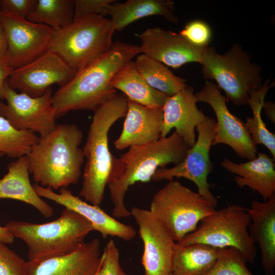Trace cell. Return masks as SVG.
I'll return each instance as SVG.
<instances>
[{"label": "cell", "mask_w": 275, "mask_h": 275, "mask_svg": "<svg viewBox=\"0 0 275 275\" xmlns=\"http://www.w3.org/2000/svg\"><path fill=\"white\" fill-rule=\"evenodd\" d=\"M130 212L138 225L144 244L142 263L145 275L172 273L176 242L149 210L134 207Z\"/></svg>", "instance_id": "9a60e30c"}, {"label": "cell", "mask_w": 275, "mask_h": 275, "mask_svg": "<svg viewBox=\"0 0 275 275\" xmlns=\"http://www.w3.org/2000/svg\"><path fill=\"white\" fill-rule=\"evenodd\" d=\"M200 64L204 77L214 80L227 99L235 105L248 104L250 92L262 85L261 67L251 62L250 55L239 44H233L224 54L207 46Z\"/></svg>", "instance_id": "52a82bcc"}, {"label": "cell", "mask_w": 275, "mask_h": 275, "mask_svg": "<svg viewBox=\"0 0 275 275\" xmlns=\"http://www.w3.org/2000/svg\"><path fill=\"white\" fill-rule=\"evenodd\" d=\"M7 49L5 34L0 22V59H4Z\"/></svg>", "instance_id": "f35d334b"}, {"label": "cell", "mask_w": 275, "mask_h": 275, "mask_svg": "<svg viewBox=\"0 0 275 275\" xmlns=\"http://www.w3.org/2000/svg\"><path fill=\"white\" fill-rule=\"evenodd\" d=\"M190 148L176 131L155 142L131 146L117 157L112 156L107 185L113 204L112 215L117 218L131 216L124 203L129 187L136 182L151 180L156 171L169 163L176 165L185 157Z\"/></svg>", "instance_id": "6da1fadb"}, {"label": "cell", "mask_w": 275, "mask_h": 275, "mask_svg": "<svg viewBox=\"0 0 275 275\" xmlns=\"http://www.w3.org/2000/svg\"><path fill=\"white\" fill-rule=\"evenodd\" d=\"M134 62L147 84L168 97L187 86L186 79L176 76L165 65L144 54H138Z\"/></svg>", "instance_id": "4316f807"}, {"label": "cell", "mask_w": 275, "mask_h": 275, "mask_svg": "<svg viewBox=\"0 0 275 275\" xmlns=\"http://www.w3.org/2000/svg\"><path fill=\"white\" fill-rule=\"evenodd\" d=\"M241 253L232 247L223 248L215 264L204 275H254Z\"/></svg>", "instance_id": "4dcf8cb0"}, {"label": "cell", "mask_w": 275, "mask_h": 275, "mask_svg": "<svg viewBox=\"0 0 275 275\" xmlns=\"http://www.w3.org/2000/svg\"><path fill=\"white\" fill-rule=\"evenodd\" d=\"M0 22L7 43L4 60L13 69L29 64L49 50L55 32L51 27L1 11Z\"/></svg>", "instance_id": "7c38bea8"}, {"label": "cell", "mask_w": 275, "mask_h": 275, "mask_svg": "<svg viewBox=\"0 0 275 275\" xmlns=\"http://www.w3.org/2000/svg\"><path fill=\"white\" fill-rule=\"evenodd\" d=\"M272 158L264 153L246 162L236 163L225 158L220 166L228 172L237 175L234 177L240 187L248 186L258 192L266 201L275 196V165Z\"/></svg>", "instance_id": "7402d4cb"}, {"label": "cell", "mask_w": 275, "mask_h": 275, "mask_svg": "<svg viewBox=\"0 0 275 275\" xmlns=\"http://www.w3.org/2000/svg\"><path fill=\"white\" fill-rule=\"evenodd\" d=\"M74 4L75 0H37L34 10L26 19L59 30L73 21Z\"/></svg>", "instance_id": "f1b7e54d"}, {"label": "cell", "mask_w": 275, "mask_h": 275, "mask_svg": "<svg viewBox=\"0 0 275 275\" xmlns=\"http://www.w3.org/2000/svg\"><path fill=\"white\" fill-rule=\"evenodd\" d=\"M193 87L185 88L170 96L162 107L163 123L160 137H166L173 128L189 147L196 142L195 129L205 118L197 105Z\"/></svg>", "instance_id": "d6986e66"}, {"label": "cell", "mask_w": 275, "mask_h": 275, "mask_svg": "<svg viewBox=\"0 0 275 275\" xmlns=\"http://www.w3.org/2000/svg\"><path fill=\"white\" fill-rule=\"evenodd\" d=\"M115 0H75L74 20L87 16H107L109 5Z\"/></svg>", "instance_id": "e575fe53"}, {"label": "cell", "mask_w": 275, "mask_h": 275, "mask_svg": "<svg viewBox=\"0 0 275 275\" xmlns=\"http://www.w3.org/2000/svg\"><path fill=\"white\" fill-rule=\"evenodd\" d=\"M269 79H267L260 89L250 92L248 104L252 110L253 117H247L245 123L255 144L265 146L275 160V135L266 128L261 117V110L265 96L272 86V84L269 85Z\"/></svg>", "instance_id": "83f0119b"}, {"label": "cell", "mask_w": 275, "mask_h": 275, "mask_svg": "<svg viewBox=\"0 0 275 275\" xmlns=\"http://www.w3.org/2000/svg\"><path fill=\"white\" fill-rule=\"evenodd\" d=\"M128 100L123 94H117L94 112L82 149L87 161L79 193L91 204L100 206L104 199L113 156L109 149L108 132L116 121L125 117Z\"/></svg>", "instance_id": "277c9868"}, {"label": "cell", "mask_w": 275, "mask_h": 275, "mask_svg": "<svg viewBox=\"0 0 275 275\" xmlns=\"http://www.w3.org/2000/svg\"><path fill=\"white\" fill-rule=\"evenodd\" d=\"M37 2V0H0V11L12 17L26 19Z\"/></svg>", "instance_id": "d590c367"}, {"label": "cell", "mask_w": 275, "mask_h": 275, "mask_svg": "<svg viewBox=\"0 0 275 275\" xmlns=\"http://www.w3.org/2000/svg\"><path fill=\"white\" fill-rule=\"evenodd\" d=\"M215 208L198 193L172 180L155 194L149 211L178 242L196 230L198 223Z\"/></svg>", "instance_id": "ba28073f"}, {"label": "cell", "mask_w": 275, "mask_h": 275, "mask_svg": "<svg viewBox=\"0 0 275 275\" xmlns=\"http://www.w3.org/2000/svg\"><path fill=\"white\" fill-rule=\"evenodd\" d=\"M115 29L109 19L87 16L55 31L49 49L76 73L100 59L110 49Z\"/></svg>", "instance_id": "8992f818"}, {"label": "cell", "mask_w": 275, "mask_h": 275, "mask_svg": "<svg viewBox=\"0 0 275 275\" xmlns=\"http://www.w3.org/2000/svg\"><path fill=\"white\" fill-rule=\"evenodd\" d=\"M251 223L247 208L237 205H228L203 218L196 230L177 243H202L221 248H234L241 253L247 262L254 263L257 250L248 230Z\"/></svg>", "instance_id": "9c48e42d"}, {"label": "cell", "mask_w": 275, "mask_h": 275, "mask_svg": "<svg viewBox=\"0 0 275 275\" xmlns=\"http://www.w3.org/2000/svg\"><path fill=\"white\" fill-rule=\"evenodd\" d=\"M97 275H127L121 268L119 262V250L111 239L102 254V261Z\"/></svg>", "instance_id": "836d02e7"}, {"label": "cell", "mask_w": 275, "mask_h": 275, "mask_svg": "<svg viewBox=\"0 0 275 275\" xmlns=\"http://www.w3.org/2000/svg\"><path fill=\"white\" fill-rule=\"evenodd\" d=\"M51 87L41 96L33 97L17 93L6 82L3 99L0 101V116L6 119L16 129L29 130L43 138L51 132L57 124L56 111L52 105Z\"/></svg>", "instance_id": "8fae6325"}, {"label": "cell", "mask_w": 275, "mask_h": 275, "mask_svg": "<svg viewBox=\"0 0 275 275\" xmlns=\"http://www.w3.org/2000/svg\"><path fill=\"white\" fill-rule=\"evenodd\" d=\"M179 33L191 44L200 48L208 46L212 37L210 26L201 20L189 22Z\"/></svg>", "instance_id": "1f68e13d"}, {"label": "cell", "mask_w": 275, "mask_h": 275, "mask_svg": "<svg viewBox=\"0 0 275 275\" xmlns=\"http://www.w3.org/2000/svg\"><path fill=\"white\" fill-rule=\"evenodd\" d=\"M223 248L202 243L175 242L172 265L175 275H204L215 264Z\"/></svg>", "instance_id": "484cf974"}, {"label": "cell", "mask_w": 275, "mask_h": 275, "mask_svg": "<svg viewBox=\"0 0 275 275\" xmlns=\"http://www.w3.org/2000/svg\"><path fill=\"white\" fill-rule=\"evenodd\" d=\"M141 53L140 46L120 41L113 42L104 56L86 67L52 95V105L58 118L76 110L95 111L116 94L111 80L125 63Z\"/></svg>", "instance_id": "7a4b0ae2"}, {"label": "cell", "mask_w": 275, "mask_h": 275, "mask_svg": "<svg viewBox=\"0 0 275 275\" xmlns=\"http://www.w3.org/2000/svg\"><path fill=\"white\" fill-rule=\"evenodd\" d=\"M13 70L4 59H0V100L3 99L4 91L7 79Z\"/></svg>", "instance_id": "8d00e7d4"}, {"label": "cell", "mask_w": 275, "mask_h": 275, "mask_svg": "<svg viewBox=\"0 0 275 275\" xmlns=\"http://www.w3.org/2000/svg\"><path fill=\"white\" fill-rule=\"evenodd\" d=\"M216 121L209 116L196 127L198 132L197 140L191 147L184 158L178 164L170 168L158 169L151 180H173L174 178H183L193 182L197 186L198 193L216 207L217 198L210 190L208 177L211 172L213 163L209 152L215 136Z\"/></svg>", "instance_id": "30bf717a"}, {"label": "cell", "mask_w": 275, "mask_h": 275, "mask_svg": "<svg viewBox=\"0 0 275 275\" xmlns=\"http://www.w3.org/2000/svg\"><path fill=\"white\" fill-rule=\"evenodd\" d=\"M137 36L141 53L174 69L188 63H200L205 48L193 45L179 33L159 27L147 29Z\"/></svg>", "instance_id": "2e32d148"}, {"label": "cell", "mask_w": 275, "mask_h": 275, "mask_svg": "<svg viewBox=\"0 0 275 275\" xmlns=\"http://www.w3.org/2000/svg\"><path fill=\"white\" fill-rule=\"evenodd\" d=\"M97 273H98V272H97ZM97 273H96V275H97Z\"/></svg>", "instance_id": "7bdbcfd3"}, {"label": "cell", "mask_w": 275, "mask_h": 275, "mask_svg": "<svg viewBox=\"0 0 275 275\" xmlns=\"http://www.w3.org/2000/svg\"><path fill=\"white\" fill-rule=\"evenodd\" d=\"M26 261L0 241V275H24Z\"/></svg>", "instance_id": "d6a6232c"}, {"label": "cell", "mask_w": 275, "mask_h": 275, "mask_svg": "<svg viewBox=\"0 0 275 275\" xmlns=\"http://www.w3.org/2000/svg\"><path fill=\"white\" fill-rule=\"evenodd\" d=\"M4 227L28 248L29 261H39L71 253L94 231L92 224L74 211L65 208L61 216L46 223L11 221Z\"/></svg>", "instance_id": "5b68a950"}, {"label": "cell", "mask_w": 275, "mask_h": 275, "mask_svg": "<svg viewBox=\"0 0 275 275\" xmlns=\"http://www.w3.org/2000/svg\"><path fill=\"white\" fill-rule=\"evenodd\" d=\"M262 108L267 118L273 123H275V104L271 101H264Z\"/></svg>", "instance_id": "74e56055"}, {"label": "cell", "mask_w": 275, "mask_h": 275, "mask_svg": "<svg viewBox=\"0 0 275 275\" xmlns=\"http://www.w3.org/2000/svg\"><path fill=\"white\" fill-rule=\"evenodd\" d=\"M33 185L41 198L51 200L83 216L92 224L94 231L100 233L104 238L112 236L129 241L136 236V231L132 226L121 223L99 206L82 200L65 187L61 188L59 193H57L50 188L37 184Z\"/></svg>", "instance_id": "e0dca14e"}, {"label": "cell", "mask_w": 275, "mask_h": 275, "mask_svg": "<svg viewBox=\"0 0 275 275\" xmlns=\"http://www.w3.org/2000/svg\"><path fill=\"white\" fill-rule=\"evenodd\" d=\"M14 238L4 227L0 226V241L6 244H12Z\"/></svg>", "instance_id": "ab89813d"}, {"label": "cell", "mask_w": 275, "mask_h": 275, "mask_svg": "<svg viewBox=\"0 0 275 275\" xmlns=\"http://www.w3.org/2000/svg\"><path fill=\"white\" fill-rule=\"evenodd\" d=\"M8 173L0 179V199H10L27 203L46 218L52 216L53 209L39 197L31 183L26 155L8 166Z\"/></svg>", "instance_id": "603a6c76"}, {"label": "cell", "mask_w": 275, "mask_h": 275, "mask_svg": "<svg viewBox=\"0 0 275 275\" xmlns=\"http://www.w3.org/2000/svg\"><path fill=\"white\" fill-rule=\"evenodd\" d=\"M163 123L162 108L147 107L128 100L122 131L114 143L122 150L156 141L160 138Z\"/></svg>", "instance_id": "ffe728a7"}, {"label": "cell", "mask_w": 275, "mask_h": 275, "mask_svg": "<svg viewBox=\"0 0 275 275\" xmlns=\"http://www.w3.org/2000/svg\"><path fill=\"white\" fill-rule=\"evenodd\" d=\"M169 275H175V274H174L173 273H172L170 274Z\"/></svg>", "instance_id": "b9f144b4"}, {"label": "cell", "mask_w": 275, "mask_h": 275, "mask_svg": "<svg viewBox=\"0 0 275 275\" xmlns=\"http://www.w3.org/2000/svg\"><path fill=\"white\" fill-rule=\"evenodd\" d=\"M101 261L100 242L94 238L68 254L26 261L24 275H96Z\"/></svg>", "instance_id": "ac0fdd59"}, {"label": "cell", "mask_w": 275, "mask_h": 275, "mask_svg": "<svg viewBox=\"0 0 275 275\" xmlns=\"http://www.w3.org/2000/svg\"><path fill=\"white\" fill-rule=\"evenodd\" d=\"M174 3L169 0L117 1L108 6L107 16L113 24L115 31H121L135 21L145 17L159 15L173 23L179 19L174 13Z\"/></svg>", "instance_id": "cb8c5ba5"}, {"label": "cell", "mask_w": 275, "mask_h": 275, "mask_svg": "<svg viewBox=\"0 0 275 275\" xmlns=\"http://www.w3.org/2000/svg\"><path fill=\"white\" fill-rule=\"evenodd\" d=\"M39 139V136L31 131L16 129L0 116V153L11 158L26 156Z\"/></svg>", "instance_id": "f546056e"}, {"label": "cell", "mask_w": 275, "mask_h": 275, "mask_svg": "<svg viewBox=\"0 0 275 275\" xmlns=\"http://www.w3.org/2000/svg\"><path fill=\"white\" fill-rule=\"evenodd\" d=\"M195 95L198 102L208 104L216 115L217 121L212 146L224 144L230 146L241 158L249 160L255 158L257 145L252 140L245 122L230 112L226 104L227 99L217 85L206 80Z\"/></svg>", "instance_id": "4fadbf2b"}, {"label": "cell", "mask_w": 275, "mask_h": 275, "mask_svg": "<svg viewBox=\"0 0 275 275\" xmlns=\"http://www.w3.org/2000/svg\"><path fill=\"white\" fill-rule=\"evenodd\" d=\"M251 223L250 236L261 251V265L266 275L275 274V196L263 202L254 200L247 209Z\"/></svg>", "instance_id": "44dd1931"}, {"label": "cell", "mask_w": 275, "mask_h": 275, "mask_svg": "<svg viewBox=\"0 0 275 275\" xmlns=\"http://www.w3.org/2000/svg\"><path fill=\"white\" fill-rule=\"evenodd\" d=\"M4 155L3 154L0 153V158L2 157Z\"/></svg>", "instance_id": "60d3db41"}, {"label": "cell", "mask_w": 275, "mask_h": 275, "mask_svg": "<svg viewBox=\"0 0 275 275\" xmlns=\"http://www.w3.org/2000/svg\"><path fill=\"white\" fill-rule=\"evenodd\" d=\"M82 132L75 124H61L40 138L26 155L35 184L58 189L77 183L85 158Z\"/></svg>", "instance_id": "3957f363"}, {"label": "cell", "mask_w": 275, "mask_h": 275, "mask_svg": "<svg viewBox=\"0 0 275 275\" xmlns=\"http://www.w3.org/2000/svg\"><path fill=\"white\" fill-rule=\"evenodd\" d=\"M110 84L121 91L129 100L147 107L162 108L169 97L147 84L132 60L118 70Z\"/></svg>", "instance_id": "d4e9b609"}, {"label": "cell", "mask_w": 275, "mask_h": 275, "mask_svg": "<svg viewBox=\"0 0 275 275\" xmlns=\"http://www.w3.org/2000/svg\"><path fill=\"white\" fill-rule=\"evenodd\" d=\"M76 74L61 57L48 50L29 64L14 69L7 82L13 90L37 97L53 84L60 87L65 86Z\"/></svg>", "instance_id": "5bb4252c"}]
</instances>
